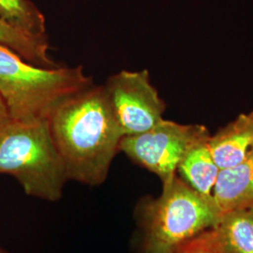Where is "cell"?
<instances>
[{
	"label": "cell",
	"mask_w": 253,
	"mask_h": 253,
	"mask_svg": "<svg viewBox=\"0 0 253 253\" xmlns=\"http://www.w3.org/2000/svg\"><path fill=\"white\" fill-rule=\"evenodd\" d=\"M9 121H10V118H9V111L7 109L4 100L0 96V127L5 126L7 123H9Z\"/></svg>",
	"instance_id": "14"
},
{
	"label": "cell",
	"mask_w": 253,
	"mask_h": 253,
	"mask_svg": "<svg viewBox=\"0 0 253 253\" xmlns=\"http://www.w3.org/2000/svg\"><path fill=\"white\" fill-rule=\"evenodd\" d=\"M208 148L220 170L243 162L253 150V115L241 114L234 121L209 136Z\"/></svg>",
	"instance_id": "7"
},
{
	"label": "cell",
	"mask_w": 253,
	"mask_h": 253,
	"mask_svg": "<svg viewBox=\"0 0 253 253\" xmlns=\"http://www.w3.org/2000/svg\"><path fill=\"white\" fill-rule=\"evenodd\" d=\"M209 136L205 126L182 125L163 119L144 133L123 137L119 151L164 183L177 173L181 161L190 148Z\"/></svg>",
	"instance_id": "5"
},
{
	"label": "cell",
	"mask_w": 253,
	"mask_h": 253,
	"mask_svg": "<svg viewBox=\"0 0 253 253\" xmlns=\"http://www.w3.org/2000/svg\"><path fill=\"white\" fill-rule=\"evenodd\" d=\"M0 173L12 175L27 195L56 202L68 180L48 120L0 127Z\"/></svg>",
	"instance_id": "3"
},
{
	"label": "cell",
	"mask_w": 253,
	"mask_h": 253,
	"mask_svg": "<svg viewBox=\"0 0 253 253\" xmlns=\"http://www.w3.org/2000/svg\"><path fill=\"white\" fill-rule=\"evenodd\" d=\"M93 84L83 66L39 67L0 44V96L12 121L49 120L65 100Z\"/></svg>",
	"instance_id": "2"
},
{
	"label": "cell",
	"mask_w": 253,
	"mask_h": 253,
	"mask_svg": "<svg viewBox=\"0 0 253 253\" xmlns=\"http://www.w3.org/2000/svg\"><path fill=\"white\" fill-rule=\"evenodd\" d=\"M163 185L161 196L145 208V253H181L222 214L214 200L190 188L177 173Z\"/></svg>",
	"instance_id": "4"
},
{
	"label": "cell",
	"mask_w": 253,
	"mask_h": 253,
	"mask_svg": "<svg viewBox=\"0 0 253 253\" xmlns=\"http://www.w3.org/2000/svg\"><path fill=\"white\" fill-rule=\"evenodd\" d=\"M0 18L37 36H47L44 15L29 0H0Z\"/></svg>",
	"instance_id": "12"
},
{
	"label": "cell",
	"mask_w": 253,
	"mask_h": 253,
	"mask_svg": "<svg viewBox=\"0 0 253 253\" xmlns=\"http://www.w3.org/2000/svg\"><path fill=\"white\" fill-rule=\"evenodd\" d=\"M208 141L200 142L190 148L181 161L177 173L190 188L208 199H213L220 169L210 153Z\"/></svg>",
	"instance_id": "9"
},
{
	"label": "cell",
	"mask_w": 253,
	"mask_h": 253,
	"mask_svg": "<svg viewBox=\"0 0 253 253\" xmlns=\"http://www.w3.org/2000/svg\"><path fill=\"white\" fill-rule=\"evenodd\" d=\"M181 253H226L218 243L212 228L192 240Z\"/></svg>",
	"instance_id": "13"
},
{
	"label": "cell",
	"mask_w": 253,
	"mask_h": 253,
	"mask_svg": "<svg viewBox=\"0 0 253 253\" xmlns=\"http://www.w3.org/2000/svg\"><path fill=\"white\" fill-rule=\"evenodd\" d=\"M213 199L221 214L253 209V150L239 164L220 170Z\"/></svg>",
	"instance_id": "8"
},
{
	"label": "cell",
	"mask_w": 253,
	"mask_h": 253,
	"mask_svg": "<svg viewBox=\"0 0 253 253\" xmlns=\"http://www.w3.org/2000/svg\"><path fill=\"white\" fill-rule=\"evenodd\" d=\"M251 211H252V212H253V209H252V210H251Z\"/></svg>",
	"instance_id": "16"
},
{
	"label": "cell",
	"mask_w": 253,
	"mask_h": 253,
	"mask_svg": "<svg viewBox=\"0 0 253 253\" xmlns=\"http://www.w3.org/2000/svg\"><path fill=\"white\" fill-rule=\"evenodd\" d=\"M0 44L8 47L29 63L54 69L55 63L49 54L48 37L37 36L13 27L0 18Z\"/></svg>",
	"instance_id": "11"
},
{
	"label": "cell",
	"mask_w": 253,
	"mask_h": 253,
	"mask_svg": "<svg viewBox=\"0 0 253 253\" xmlns=\"http://www.w3.org/2000/svg\"><path fill=\"white\" fill-rule=\"evenodd\" d=\"M68 180L99 186L106 180L123 135L109 106L103 85L77 93L48 120Z\"/></svg>",
	"instance_id": "1"
},
{
	"label": "cell",
	"mask_w": 253,
	"mask_h": 253,
	"mask_svg": "<svg viewBox=\"0 0 253 253\" xmlns=\"http://www.w3.org/2000/svg\"><path fill=\"white\" fill-rule=\"evenodd\" d=\"M103 87L123 137L144 133L163 121L166 104L151 84L147 70L115 73Z\"/></svg>",
	"instance_id": "6"
},
{
	"label": "cell",
	"mask_w": 253,
	"mask_h": 253,
	"mask_svg": "<svg viewBox=\"0 0 253 253\" xmlns=\"http://www.w3.org/2000/svg\"><path fill=\"white\" fill-rule=\"evenodd\" d=\"M252 113H253V112H252Z\"/></svg>",
	"instance_id": "17"
},
{
	"label": "cell",
	"mask_w": 253,
	"mask_h": 253,
	"mask_svg": "<svg viewBox=\"0 0 253 253\" xmlns=\"http://www.w3.org/2000/svg\"><path fill=\"white\" fill-rule=\"evenodd\" d=\"M226 253H253V214L251 210L223 213L212 228Z\"/></svg>",
	"instance_id": "10"
},
{
	"label": "cell",
	"mask_w": 253,
	"mask_h": 253,
	"mask_svg": "<svg viewBox=\"0 0 253 253\" xmlns=\"http://www.w3.org/2000/svg\"><path fill=\"white\" fill-rule=\"evenodd\" d=\"M0 253H4V251H3L1 248H0Z\"/></svg>",
	"instance_id": "15"
}]
</instances>
